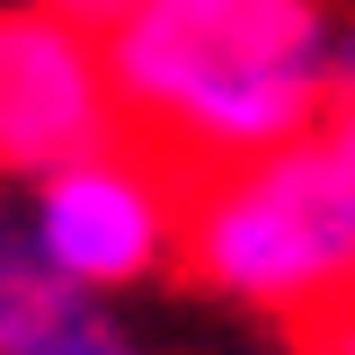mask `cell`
I'll list each match as a JSON object with an SVG mask.
<instances>
[{"label":"cell","instance_id":"1","mask_svg":"<svg viewBox=\"0 0 355 355\" xmlns=\"http://www.w3.org/2000/svg\"><path fill=\"white\" fill-rule=\"evenodd\" d=\"M107 62L125 133L187 178L284 151L347 98V27L329 0H142L107 27Z\"/></svg>","mask_w":355,"mask_h":355},{"label":"cell","instance_id":"2","mask_svg":"<svg viewBox=\"0 0 355 355\" xmlns=\"http://www.w3.org/2000/svg\"><path fill=\"white\" fill-rule=\"evenodd\" d=\"M178 266L205 293L249 302L284 329L302 311H320L338 284H355V196H347V169H338V142L302 133L284 151L205 169L187 196Z\"/></svg>","mask_w":355,"mask_h":355},{"label":"cell","instance_id":"3","mask_svg":"<svg viewBox=\"0 0 355 355\" xmlns=\"http://www.w3.org/2000/svg\"><path fill=\"white\" fill-rule=\"evenodd\" d=\"M187 196H196V178L169 151H151L142 133H116L89 160L36 178L18 214L62 275H80L89 293H125V284H151L160 266H178Z\"/></svg>","mask_w":355,"mask_h":355},{"label":"cell","instance_id":"4","mask_svg":"<svg viewBox=\"0 0 355 355\" xmlns=\"http://www.w3.org/2000/svg\"><path fill=\"white\" fill-rule=\"evenodd\" d=\"M116 133H125V98L107 36L80 27L62 0L0 9V187H36Z\"/></svg>","mask_w":355,"mask_h":355},{"label":"cell","instance_id":"5","mask_svg":"<svg viewBox=\"0 0 355 355\" xmlns=\"http://www.w3.org/2000/svg\"><path fill=\"white\" fill-rule=\"evenodd\" d=\"M0 355H142L107 293L44 258L27 214H0Z\"/></svg>","mask_w":355,"mask_h":355},{"label":"cell","instance_id":"6","mask_svg":"<svg viewBox=\"0 0 355 355\" xmlns=\"http://www.w3.org/2000/svg\"><path fill=\"white\" fill-rule=\"evenodd\" d=\"M293 347H302V355H355V284H338L320 311L293 320Z\"/></svg>","mask_w":355,"mask_h":355},{"label":"cell","instance_id":"7","mask_svg":"<svg viewBox=\"0 0 355 355\" xmlns=\"http://www.w3.org/2000/svg\"><path fill=\"white\" fill-rule=\"evenodd\" d=\"M320 133L338 142V169H347V196H355V89H347V98H338V116H329V125H320Z\"/></svg>","mask_w":355,"mask_h":355},{"label":"cell","instance_id":"8","mask_svg":"<svg viewBox=\"0 0 355 355\" xmlns=\"http://www.w3.org/2000/svg\"><path fill=\"white\" fill-rule=\"evenodd\" d=\"M62 9H71L80 27H98V36H107V27H125V18L142 9V0H62Z\"/></svg>","mask_w":355,"mask_h":355},{"label":"cell","instance_id":"9","mask_svg":"<svg viewBox=\"0 0 355 355\" xmlns=\"http://www.w3.org/2000/svg\"><path fill=\"white\" fill-rule=\"evenodd\" d=\"M347 89H355V18H347Z\"/></svg>","mask_w":355,"mask_h":355}]
</instances>
